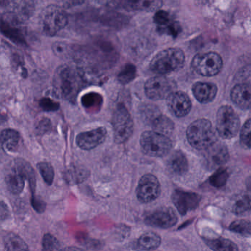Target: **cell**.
Wrapping results in <instances>:
<instances>
[{"mask_svg": "<svg viewBox=\"0 0 251 251\" xmlns=\"http://www.w3.org/2000/svg\"><path fill=\"white\" fill-rule=\"evenodd\" d=\"M229 229L242 235H251V222L247 220H237L230 225Z\"/></svg>", "mask_w": 251, "mask_h": 251, "instance_id": "34", "label": "cell"}, {"mask_svg": "<svg viewBox=\"0 0 251 251\" xmlns=\"http://www.w3.org/2000/svg\"><path fill=\"white\" fill-rule=\"evenodd\" d=\"M209 153V160L215 165H221L226 162L228 159V152L224 145L211 146Z\"/></svg>", "mask_w": 251, "mask_h": 251, "instance_id": "28", "label": "cell"}, {"mask_svg": "<svg viewBox=\"0 0 251 251\" xmlns=\"http://www.w3.org/2000/svg\"><path fill=\"white\" fill-rule=\"evenodd\" d=\"M216 126L221 137L231 139L235 137L240 130V118L232 107L223 106L217 113Z\"/></svg>", "mask_w": 251, "mask_h": 251, "instance_id": "7", "label": "cell"}, {"mask_svg": "<svg viewBox=\"0 0 251 251\" xmlns=\"http://www.w3.org/2000/svg\"><path fill=\"white\" fill-rule=\"evenodd\" d=\"M167 105L172 114L179 118L187 116L192 107L190 99L181 91L171 92L167 98Z\"/></svg>", "mask_w": 251, "mask_h": 251, "instance_id": "13", "label": "cell"}, {"mask_svg": "<svg viewBox=\"0 0 251 251\" xmlns=\"http://www.w3.org/2000/svg\"><path fill=\"white\" fill-rule=\"evenodd\" d=\"M204 241L206 245L214 251H239L237 245L228 239L204 238Z\"/></svg>", "mask_w": 251, "mask_h": 251, "instance_id": "26", "label": "cell"}, {"mask_svg": "<svg viewBox=\"0 0 251 251\" xmlns=\"http://www.w3.org/2000/svg\"><path fill=\"white\" fill-rule=\"evenodd\" d=\"M153 130L156 132L168 136L174 131V124L169 118L163 115H159L151 123Z\"/></svg>", "mask_w": 251, "mask_h": 251, "instance_id": "30", "label": "cell"}, {"mask_svg": "<svg viewBox=\"0 0 251 251\" xmlns=\"http://www.w3.org/2000/svg\"><path fill=\"white\" fill-rule=\"evenodd\" d=\"M187 137L195 149H207L215 144L216 132L207 119H199L190 124L187 129Z\"/></svg>", "mask_w": 251, "mask_h": 251, "instance_id": "3", "label": "cell"}, {"mask_svg": "<svg viewBox=\"0 0 251 251\" xmlns=\"http://www.w3.org/2000/svg\"><path fill=\"white\" fill-rule=\"evenodd\" d=\"M161 244V237L156 233L147 232L140 236L137 240V248L140 250H153Z\"/></svg>", "mask_w": 251, "mask_h": 251, "instance_id": "25", "label": "cell"}, {"mask_svg": "<svg viewBox=\"0 0 251 251\" xmlns=\"http://www.w3.org/2000/svg\"><path fill=\"white\" fill-rule=\"evenodd\" d=\"M40 107L44 111L47 112H54L57 111L60 109V104L56 102L54 100L50 98H42L40 100Z\"/></svg>", "mask_w": 251, "mask_h": 251, "instance_id": "41", "label": "cell"}, {"mask_svg": "<svg viewBox=\"0 0 251 251\" xmlns=\"http://www.w3.org/2000/svg\"><path fill=\"white\" fill-rule=\"evenodd\" d=\"M53 52L59 57H67L72 53L70 47L66 43L56 42L52 45Z\"/></svg>", "mask_w": 251, "mask_h": 251, "instance_id": "38", "label": "cell"}, {"mask_svg": "<svg viewBox=\"0 0 251 251\" xmlns=\"http://www.w3.org/2000/svg\"><path fill=\"white\" fill-rule=\"evenodd\" d=\"M161 115L159 113L157 107L154 106L147 105L146 107H143V111H142V116L143 119L150 122L151 124Z\"/></svg>", "mask_w": 251, "mask_h": 251, "instance_id": "40", "label": "cell"}, {"mask_svg": "<svg viewBox=\"0 0 251 251\" xmlns=\"http://www.w3.org/2000/svg\"><path fill=\"white\" fill-rule=\"evenodd\" d=\"M240 140L245 146L251 148V119L248 120L242 128Z\"/></svg>", "mask_w": 251, "mask_h": 251, "instance_id": "39", "label": "cell"}, {"mask_svg": "<svg viewBox=\"0 0 251 251\" xmlns=\"http://www.w3.org/2000/svg\"><path fill=\"white\" fill-rule=\"evenodd\" d=\"M60 251H86L82 250V249H79V248L76 247H69L66 248V249H63Z\"/></svg>", "mask_w": 251, "mask_h": 251, "instance_id": "48", "label": "cell"}, {"mask_svg": "<svg viewBox=\"0 0 251 251\" xmlns=\"http://www.w3.org/2000/svg\"><path fill=\"white\" fill-rule=\"evenodd\" d=\"M26 180L23 174L15 165L10 169L9 173H7L5 176V182L7 188L10 190V193L15 195L22 193L25 187Z\"/></svg>", "mask_w": 251, "mask_h": 251, "instance_id": "21", "label": "cell"}, {"mask_svg": "<svg viewBox=\"0 0 251 251\" xmlns=\"http://www.w3.org/2000/svg\"><path fill=\"white\" fill-rule=\"evenodd\" d=\"M20 134L19 131L11 128L3 130L0 134V144L3 150L9 153L16 152L20 145Z\"/></svg>", "mask_w": 251, "mask_h": 251, "instance_id": "20", "label": "cell"}, {"mask_svg": "<svg viewBox=\"0 0 251 251\" xmlns=\"http://www.w3.org/2000/svg\"><path fill=\"white\" fill-rule=\"evenodd\" d=\"M93 1L100 5L116 6V0H93Z\"/></svg>", "mask_w": 251, "mask_h": 251, "instance_id": "47", "label": "cell"}, {"mask_svg": "<svg viewBox=\"0 0 251 251\" xmlns=\"http://www.w3.org/2000/svg\"><path fill=\"white\" fill-rule=\"evenodd\" d=\"M137 76V68L131 63L126 64L121 69L117 75V79L122 85L127 84L134 80Z\"/></svg>", "mask_w": 251, "mask_h": 251, "instance_id": "32", "label": "cell"}, {"mask_svg": "<svg viewBox=\"0 0 251 251\" xmlns=\"http://www.w3.org/2000/svg\"><path fill=\"white\" fill-rule=\"evenodd\" d=\"M90 173L85 167H72L66 174V179L70 184H80L89 176Z\"/></svg>", "mask_w": 251, "mask_h": 251, "instance_id": "29", "label": "cell"}, {"mask_svg": "<svg viewBox=\"0 0 251 251\" xmlns=\"http://www.w3.org/2000/svg\"><path fill=\"white\" fill-rule=\"evenodd\" d=\"M41 176L48 185H51L54 178V171L52 165L47 162H41L37 165Z\"/></svg>", "mask_w": 251, "mask_h": 251, "instance_id": "33", "label": "cell"}, {"mask_svg": "<svg viewBox=\"0 0 251 251\" xmlns=\"http://www.w3.org/2000/svg\"><path fill=\"white\" fill-rule=\"evenodd\" d=\"M144 88L148 98L156 101L168 97L172 92L173 85L168 78L158 76L148 79Z\"/></svg>", "mask_w": 251, "mask_h": 251, "instance_id": "12", "label": "cell"}, {"mask_svg": "<svg viewBox=\"0 0 251 251\" xmlns=\"http://www.w3.org/2000/svg\"><path fill=\"white\" fill-rule=\"evenodd\" d=\"M68 24V16L64 9L58 5H50L43 11L41 26L43 32L52 37L64 29Z\"/></svg>", "mask_w": 251, "mask_h": 251, "instance_id": "5", "label": "cell"}, {"mask_svg": "<svg viewBox=\"0 0 251 251\" xmlns=\"http://www.w3.org/2000/svg\"><path fill=\"white\" fill-rule=\"evenodd\" d=\"M162 0H116L115 7L127 10L154 11L162 6Z\"/></svg>", "mask_w": 251, "mask_h": 251, "instance_id": "17", "label": "cell"}, {"mask_svg": "<svg viewBox=\"0 0 251 251\" xmlns=\"http://www.w3.org/2000/svg\"><path fill=\"white\" fill-rule=\"evenodd\" d=\"M161 193L159 180L153 174H145L139 181L137 196L142 203H150L156 200Z\"/></svg>", "mask_w": 251, "mask_h": 251, "instance_id": "10", "label": "cell"}, {"mask_svg": "<svg viewBox=\"0 0 251 251\" xmlns=\"http://www.w3.org/2000/svg\"><path fill=\"white\" fill-rule=\"evenodd\" d=\"M42 246V251H58L60 247L57 239L49 234L44 236Z\"/></svg>", "mask_w": 251, "mask_h": 251, "instance_id": "37", "label": "cell"}, {"mask_svg": "<svg viewBox=\"0 0 251 251\" xmlns=\"http://www.w3.org/2000/svg\"><path fill=\"white\" fill-rule=\"evenodd\" d=\"M86 82L82 69L69 65H63L54 74L53 85L57 96L75 104L79 92L85 86Z\"/></svg>", "mask_w": 251, "mask_h": 251, "instance_id": "1", "label": "cell"}, {"mask_svg": "<svg viewBox=\"0 0 251 251\" xmlns=\"http://www.w3.org/2000/svg\"><path fill=\"white\" fill-rule=\"evenodd\" d=\"M228 178V174L226 170L219 169L211 177L210 183L215 187H222L226 183Z\"/></svg>", "mask_w": 251, "mask_h": 251, "instance_id": "36", "label": "cell"}, {"mask_svg": "<svg viewBox=\"0 0 251 251\" xmlns=\"http://www.w3.org/2000/svg\"><path fill=\"white\" fill-rule=\"evenodd\" d=\"M181 31V25L178 22L173 21L168 26L164 28L162 30L159 31L161 33H165L167 35H171L173 38H176L179 35Z\"/></svg>", "mask_w": 251, "mask_h": 251, "instance_id": "42", "label": "cell"}, {"mask_svg": "<svg viewBox=\"0 0 251 251\" xmlns=\"http://www.w3.org/2000/svg\"><path fill=\"white\" fill-rule=\"evenodd\" d=\"M4 245L7 251H29L26 243L20 237L13 234L6 236Z\"/></svg>", "mask_w": 251, "mask_h": 251, "instance_id": "31", "label": "cell"}, {"mask_svg": "<svg viewBox=\"0 0 251 251\" xmlns=\"http://www.w3.org/2000/svg\"><path fill=\"white\" fill-rule=\"evenodd\" d=\"M81 102L87 111L91 113H97L102 107L103 97L98 93H88L82 97Z\"/></svg>", "mask_w": 251, "mask_h": 251, "instance_id": "23", "label": "cell"}, {"mask_svg": "<svg viewBox=\"0 0 251 251\" xmlns=\"http://www.w3.org/2000/svg\"><path fill=\"white\" fill-rule=\"evenodd\" d=\"M14 165L23 174L26 179L29 181L30 185L31 190L32 193H34L36 186V177H35V173L32 168V165L23 159H15Z\"/></svg>", "mask_w": 251, "mask_h": 251, "instance_id": "24", "label": "cell"}, {"mask_svg": "<svg viewBox=\"0 0 251 251\" xmlns=\"http://www.w3.org/2000/svg\"><path fill=\"white\" fill-rule=\"evenodd\" d=\"M32 205L34 209L38 212H43L45 210L46 203L44 201L41 200L40 198L37 197L35 195H32Z\"/></svg>", "mask_w": 251, "mask_h": 251, "instance_id": "45", "label": "cell"}, {"mask_svg": "<svg viewBox=\"0 0 251 251\" xmlns=\"http://www.w3.org/2000/svg\"><path fill=\"white\" fill-rule=\"evenodd\" d=\"M107 131L104 127H99L91 131L81 132L76 137V144L83 150H91L105 141Z\"/></svg>", "mask_w": 251, "mask_h": 251, "instance_id": "15", "label": "cell"}, {"mask_svg": "<svg viewBox=\"0 0 251 251\" xmlns=\"http://www.w3.org/2000/svg\"><path fill=\"white\" fill-rule=\"evenodd\" d=\"M34 10L33 0H0V11L14 15L24 22L32 16Z\"/></svg>", "mask_w": 251, "mask_h": 251, "instance_id": "11", "label": "cell"}, {"mask_svg": "<svg viewBox=\"0 0 251 251\" xmlns=\"http://www.w3.org/2000/svg\"><path fill=\"white\" fill-rule=\"evenodd\" d=\"M24 22L14 15L2 13L0 16V32L16 44L26 45Z\"/></svg>", "mask_w": 251, "mask_h": 251, "instance_id": "8", "label": "cell"}, {"mask_svg": "<svg viewBox=\"0 0 251 251\" xmlns=\"http://www.w3.org/2000/svg\"><path fill=\"white\" fill-rule=\"evenodd\" d=\"M86 0H57V5L63 9L72 8L76 6L81 5Z\"/></svg>", "mask_w": 251, "mask_h": 251, "instance_id": "44", "label": "cell"}, {"mask_svg": "<svg viewBox=\"0 0 251 251\" xmlns=\"http://www.w3.org/2000/svg\"><path fill=\"white\" fill-rule=\"evenodd\" d=\"M233 102L242 109H251V85L241 84L237 85L231 91Z\"/></svg>", "mask_w": 251, "mask_h": 251, "instance_id": "19", "label": "cell"}, {"mask_svg": "<svg viewBox=\"0 0 251 251\" xmlns=\"http://www.w3.org/2000/svg\"><path fill=\"white\" fill-rule=\"evenodd\" d=\"M177 221L176 214L171 208H161L146 218L148 225L162 228H171L176 225Z\"/></svg>", "mask_w": 251, "mask_h": 251, "instance_id": "16", "label": "cell"}, {"mask_svg": "<svg viewBox=\"0 0 251 251\" xmlns=\"http://www.w3.org/2000/svg\"><path fill=\"white\" fill-rule=\"evenodd\" d=\"M10 215V211L8 207L4 202L0 201V221L5 220Z\"/></svg>", "mask_w": 251, "mask_h": 251, "instance_id": "46", "label": "cell"}, {"mask_svg": "<svg viewBox=\"0 0 251 251\" xmlns=\"http://www.w3.org/2000/svg\"><path fill=\"white\" fill-rule=\"evenodd\" d=\"M140 143L143 153L152 157L165 156L172 148V142L168 136L154 131L142 133Z\"/></svg>", "mask_w": 251, "mask_h": 251, "instance_id": "4", "label": "cell"}, {"mask_svg": "<svg viewBox=\"0 0 251 251\" xmlns=\"http://www.w3.org/2000/svg\"><path fill=\"white\" fill-rule=\"evenodd\" d=\"M51 122L50 119L47 118H44L39 121L38 125L35 127V131L38 135H43L51 130Z\"/></svg>", "mask_w": 251, "mask_h": 251, "instance_id": "43", "label": "cell"}, {"mask_svg": "<svg viewBox=\"0 0 251 251\" xmlns=\"http://www.w3.org/2000/svg\"><path fill=\"white\" fill-rule=\"evenodd\" d=\"M201 196L195 193L175 190L172 194V201L181 215H184L194 210L200 203Z\"/></svg>", "mask_w": 251, "mask_h": 251, "instance_id": "14", "label": "cell"}, {"mask_svg": "<svg viewBox=\"0 0 251 251\" xmlns=\"http://www.w3.org/2000/svg\"><path fill=\"white\" fill-rule=\"evenodd\" d=\"M192 67L201 76H215L222 69V58L215 52L197 54L193 59Z\"/></svg>", "mask_w": 251, "mask_h": 251, "instance_id": "9", "label": "cell"}, {"mask_svg": "<svg viewBox=\"0 0 251 251\" xmlns=\"http://www.w3.org/2000/svg\"><path fill=\"white\" fill-rule=\"evenodd\" d=\"M185 55L182 50L176 47L168 48L158 53L151 61V72L159 75H166L179 70L184 66Z\"/></svg>", "mask_w": 251, "mask_h": 251, "instance_id": "2", "label": "cell"}, {"mask_svg": "<svg viewBox=\"0 0 251 251\" xmlns=\"http://www.w3.org/2000/svg\"><path fill=\"white\" fill-rule=\"evenodd\" d=\"M113 126L114 140L116 143H125L132 135L134 123L129 112L124 104H119L115 110Z\"/></svg>", "mask_w": 251, "mask_h": 251, "instance_id": "6", "label": "cell"}, {"mask_svg": "<svg viewBox=\"0 0 251 251\" xmlns=\"http://www.w3.org/2000/svg\"><path fill=\"white\" fill-rule=\"evenodd\" d=\"M4 121H5V116L0 113V124L2 123Z\"/></svg>", "mask_w": 251, "mask_h": 251, "instance_id": "49", "label": "cell"}, {"mask_svg": "<svg viewBox=\"0 0 251 251\" xmlns=\"http://www.w3.org/2000/svg\"><path fill=\"white\" fill-rule=\"evenodd\" d=\"M232 211L237 215H242L251 211V189L238 196L233 205Z\"/></svg>", "mask_w": 251, "mask_h": 251, "instance_id": "27", "label": "cell"}, {"mask_svg": "<svg viewBox=\"0 0 251 251\" xmlns=\"http://www.w3.org/2000/svg\"><path fill=\"white\" fill-rule=\"evenodd\" d=\"M153 19H154L155 23L157 25L159 31L168 26L174 21L170 13L165 10L156 11Z\"/></svg>", "mask_w": 251, "mask_h": 251, "instance_id": "35", "label": "cell"}, {"mask_svg": "<svg viewBox=\"0 0 251 251\" xmlns=\"http://www.w3.org/2000/svg\"><path fill=\"white\" fill-rule=\"evenodd\" d=\"M170 171L176 175H184L188 171L189 164L185 154L181 151H175L171 153L168 161Z\"/></svg>", "mask_w": 251, "mask_h": 251, "instance_id": "22", "label": "cell"}, {"mask_svg": "<svg viewBox=\"0 0 251 251\" xmlns=\"http://www.w3.org/2000/svg\"><path fill=\"white\" fill-rule=\"evenodd\" d=\"M192 90L195 98L203 104L211 102L218 92L216 85L209 82H196Z\"/></svg>", "mask_w": 251, "mask_h": 251, "instance_id": "18", "label": "cell"}]
</instances>
